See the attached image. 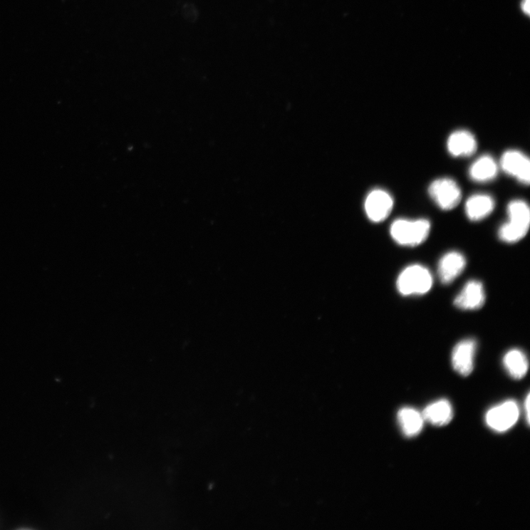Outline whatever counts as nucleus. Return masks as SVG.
Returning <instances> with one entry per match:
<instances>
[{"instance_id":"2eb2a0df","label":"nucleus","mask_w":530,"mask_h":530,"mask_svg":"<svg viewBox=\"0 0 530 530\" xmlns=\"http://www.w3.org/2000/svg\"><path fill=\"white\" fill-rule=\"evenodd\" d=\"M503 365L511 377L514 380L524 378L529 369L528 359L520 349L508 350L503 358Z\"/></svg>"},{"instance_id":"a211bd4d","label":"nucleus","mask_w":530,"mask_h":530,"mask_svg":"<svg viewBox=\"0 0 530 530\" xmlns=\"http://www.w3.org/2000/svg\"><path fill=\"white\" fill-rule=\"evenodd\" d=\"M521 6L522 8V11L524 14H526L527 15H529V0H523Z\"/></svg>"},{"instance_id":"6e6552de","label":"nucleus","mask_w":530,"mask_h":530,"mask_svg":"<svg viewBox=\"0 0 530 530\" xmlns=\"http://www.w3.org/2000/svg\"><path fill=\"white\" fill-rule=\"evenodd\" d=\"M477 343L473 339L463 340L454 348L452 364L454 370L462 377H468L474 366Z\"/></svg>"},{"instance_id":"7ed1b4c3","label":"nucleus","mask_w":530,"mask_h":530,"mask_svg":"<svg viewBox=\"0 0 530 530\" xmlns=\"http://www.w3.org/2000/svg\"><path fill=\"white\" fill-rule=\"evenodd\" d=\"M433 278L431 272L422 264H412L398 276L396 287L404 296H422L432 289Z\"/></svg>"},{"instance_id":"f8f14e48","label":"nucleus","mask_w":530,"mask_h":530,"mask_svg":"<svg viewBox=\"0 0 530 530\" xmlns=\"http://www.w3.org/2000/svg\"><path fill=\"white\" fill-rule=\"evenodd\" d=\"M495 208L494 198L488 194H477L471 196L466 204V212L468 218L477 221L489 217Z\"/></svg>"},{"instance_id":"423d86ee","label":"nucleus","mask_w":530,"mask_h":530,"mask_svg":"<svg viewBox=\"0 0 530 530\" xmlns=\"http://www.w3.org/2000/svg\"><path fill=\"white\" fill-rule=\"evenodd\" d=\"M501 167L521 184L529 185L530 162L524 153L516 150L506 151L501 159Z\"/></svg>"},{"instance_id":"9d476101","label":"nucleus","mask_w":530,"mask_h":530,"mask_svg":"<svg viewBox=\"0 0 530 530\" xmlns=\"http://www.w3.org/2000/svg\"><path fill=\"white\" fill-rule=\"evenodd\" d=\"M467 259L461 253L451 251L442 257L438 263L437 273L440 281L451 284L466 269Z\"/></svg>"},{"instance_id":"dca6fc26","label":"nucleus","mask_w":530,"mask_h":530,"mask_svg":"<svg viewBox=\"0 0 530 530\" xmlns=\"http://www.w3.org/2000/svg\"><path fill=\"white\" fill-rule=\"evenodd\" d=\"M497 173V164L489 155H484V156L479 157L473 163L469 170L471 179L479 183L494 180Z\"/></svg>"},{"instance_id":"9b49d317","label":"nucleus","mask_w":530,"mask_h":530,"mask_svg":"<svg viewBox=\"0 0 530 530\" xmlns=\"http://www.w3.org/2000/svg\"><path fill=\"white\" fill-rule=\"evenodd\" d=\"M447 147L454 157H469L477 151V142L471 132L459 130L452 132L449 137Z\"/></svg>"},{"instance_id":"0eeeda50","label":"nucleus","mask_w":530,"mask_h":530,"mask_svg":"<svg viewBox=\"0 0 530 530\" xmlns=\"http://www.w3.org/2000/svg\"><path fill=\"white\" fill-rule=\"evenodd\" d=\"M393 205V199L388 192L375 189L367 197L365 207L368 218L374 223H380L390 215Z\"/></svg>"},{"instance_id":"4468645a","label":"nucleus","mask_w":530,"mask_h":530,"mask_svg":"<svg viewBox=\"0 0 530 530\" xmlns=\"http://www.w3.org/2000/svg\"><path fill=\"white\" fill-rule=\"evenodd\" d=\"M398 422L407 437H413L422 431L425 418L422 413L412 407H403L397 415Z\"/></svg>"},{"instance_id":"f257e3e1","label":"nucleus","mask_w":530,"mask_h":530,"mask_svg":"<svg viewBox=\"0 0 530 530\" xmlns=\"http://www.w3.org/2000/svg\"><path fill=\"white\" fill-rule=\"evenodd\" d=\"M509 220L499 230V239L506 243L521 240L528 233L530 225V211L527 204L521 200L511 202L507 207Z\"/></svg>"},{"instance_id":"1a4fd4ad","label":"nucleus","mask_w":530,"mask_h":530,"mask_svg":"<svg viewBox=\"0 0 530 530\" xmlns=\"http://www.w3.org/2000/svg\"><path fill=\"white\" fill-rule=\"evenodd\" d=\"M485 302V293L483 284L477 280H472L464 286L457 296L454 303L462 311H477Z\"/></svg>"},{"instance_id":"f03ea898","label":"nucleus","mask_w":530,"mask_h":530,"mask_svg":"<svg viewBox=\"0 0 530 530\" xmlns=\"http://www.w3.org/2000/svg\"><path fill=\"white\" fill-rule=\"evenodd\" d=\"M431 224L428 219H398L390 227V234L398 244L415 247L422 244L429 237Z\"/></svg>"},{"instance_id":"f3484780","label":"nucleus","mask_w":530,"mask_h":530,"mask_svg":"<svg viewBox=\"0 0 530 530\" xmlns=\"http://www.w3.org/2000/svg\"><path fill=\"white\" fill-rule=\"evenodd\" d=\"M529 396H530L529 395V393H528V395H527V396L526 398V401H525V405H524V406H525V411H526V422H527V425H529V418H530V415H529V412H530V410H529V407H530Z\"/></svg>"},{"instance_id":"20e7f679","label":"nucleus","mask_w":530,"mask_h":530,"mask_svg":"<svg viewBox=\"0 0 530 530\" xmlns=\"http://www.w3.org/2000/svg\"><path fill=\"white\" fill-rule=\"evenodd\" d=\"M520 415L516 402L509 400L490 409L485 415L486 424L494 431L504 432L518 422Z\"/></svg>"},{"instance_id":"39448f33","label":"nucleus","mask_w":530,"mask_h":530,"mask_svg":"<svg viewBox=\"0 0 530 530\" xmlns=\"http://www.w3.org/2000/svg\"><path fill=\"white\" fill-rule=\"evenodd\" d=\"M429 193L437 207L445 211L457 207L462 199L460 187L451 179L434 181L429 187Z\"/></svg>"},{"instance_id":"ddd939ff","label":"nucleus","mask_w":530,"mask_h":530,"mask_svg":"<svg viewBox=\"0 0 530 530\" xmlns=\"http://www.w3.org/2000/svg\"><path fill=\"white\" fill-rule=\"evenodd\" d=\"M422 415L425 421L435 427H443L452 422L454 410L448 400H441L428 405Z\"/></svg>"}]
</instances>
